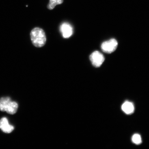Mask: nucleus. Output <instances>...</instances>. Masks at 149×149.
Returning <instances> with one entry per match:
<instances>
[{
	"instance_id": "2",
	"label": "nucleus",
	"mask_w": 149,
	"mask_h": 149,
	"mask_svg": "<svg viewBox=\"0 0 149 149\" xmlns=\"http://www.w3.org/2000/svg\"><path fill=\"white\" fill-rule=\"evenodd\" d=\"M18 108V104L12 101L9 97H2L0 99V110L6 111L11 115L15 113Z\"/></svg>"
},
{
	"instance_id": "9",
	"label": "nucleus",
	"mask_w": 149,
	"mask_h": 149,
	"mask_svg": "<svg viewBox=\"0 0 149 149\" xmlns=\"http://www.w3.org/2000/svg\"><path fill=\"white\" fill-rule=\"evenodd\" d=\"M132 141L134 143L137 145L141 144L142 142L141 136L138 134H135L133 136Z\"/></svg>"
},
{
	"instance_id": "1",
	"label": "nucleus",
	"mask_w": 149,
	"mask_h": 149,
	"mask_svg": "<svg viewBox=\"0 0 149 149\" xmlns=\"http://www.w3.org/2000/svg\"><path fill=\"white\" fill-rule=\"evenodd\" d=\"M31 40L33 45L37 47H41L45 44L46 38L43 30L40 28H34L30 33Z\"/></svg>"
},
{
	"instance_id": "4",
	"label": "nucleus",
	"mask_w": 149,
	"mask_h": 149,
	"mask_svg": "<svg viewBox=\"0 0 149 149\" xmlns=\"http://www.w3.org/2000/svg\"><path fill=\"white\" fill-rule=\"evenodd\" d=\"M89 59L93 66L95 68H99L101 66L105 60L103 55L97 51L93 52L89 56Z\"/></svg>"
},
{
	"instance_id": "7",
	"label": "nucleus",
	"mask_w": 149,
	"mask_h": 149,
	"mask_svg": "<svg viewBox=\"0 0 149 149\" xmlns=\"http://www.w3.org/2000/svg\"><path fill=\"white\" fill-rule=\"evenodd\" d=\"M122 109L126 114H130L134 111V107L132 102L126 101L123 104Z\"/></svg>"
},
{
	"instance_id": "8",
	"label": "nucleus",
	"mask_w": 149,
	"mask_h": 149,
	"mask_svg": "<svg viewBox=\"0 0 149 149\" xmlns=\"http://www.w3.org/2000/svg\"><path fill=\"white\" fill-rule=\"evenodd\" d=\"M64 0H49L47 7L49 10H53L57 5L62 4Z\"/></svg>"
},
{
	"instance_id": "3",
	"label": "nucleus",
	"mask_w": 149,
	"mask_h": 149,
	"mask_svg": "<svg viewBox=\"0 0 149 149\" xmlns=\"http://www.w3.org/2000/svg\"><path fill=\"white\" fill-rule=\"evenodd\" d=\"M118 42L115 39H111L103 42L101 45L102 49L105 53L110 54L116 50Z\"/></svg>"
},
{
	"instance_id": "6",
	"label": "nucleus",
	"mask_w": 149,
	"mask_h": 149,
	"mask_svg": "<svg viewBox=\"0 0 149 149\" xmlns=\"http://www.w3.org/2000/svg\"><path fill=\"white\" fill-rule=\"evenodd\" d=\"M0 128L4 133H11L14 129V126L9 125L7 118L3 117L0 120Z\"/></svg>"
},
{
	"instance_id": "5",
	"label": "nucleus",
	"mask_w": 149,
	"mask_h": 149,
	"mask_svg": "<svg viewBox=\"0 0 149 149\" xmlns=\"http://www.w3.org/2000/svg\"><path fill=\"white\" fill-rule=\"evenodd\" d=\"M60 31L63 37L65 38H70L73 33V29L71 25L67 23L61 24Z\"/></svg>"
}]
</instances>
